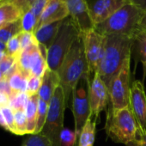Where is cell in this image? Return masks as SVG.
Masks as SVG:
<instances>
[{"mask_svg": "<svg viewBox=\"0 0 146 146\" xmlns=\"http://www.w3.org/2000/svg\"><path fill=\"white\" fill-rule=\"evenodd\" d=\"M105 36L104 52L96 73L108 89L125 60L131 58L135 40L129 36L119 35Z\"/></svg>", "mask_w": 146, "mask_h": 146, "instance_id": "obj_1", "label": "cell"}, {"mask_svg": "<svg viewBox=\"0 0 146 146\" xmlns=\"http://www.w3.org/2000/svg\"><path fill=\"white\" fill-rule=\"evenodd\" d=\"M88 72V64L85 57L84 46L82 35L71 46L70 52L64 59L58 74L60 80V86L63 90L64 96L65 108H70L72 91Z\"/></svg>", "mask_w": 146, "mask_h": 146, "instance_id": "obj_2", "label": "cell"}, {"mask_svg": "<svg viewBox=\"0 0 146 146\" xmlns=\"http://www.w3.org/2000/svg\"><path fill=\"white\" fill-rule=\"evenodd\" d=\"M143 12L144 11L137 6L127 3L108 19L96 25L95 29L103 35H125L135 40L136 36L142 32L141 23Z\"/></svg>", "mask_w": 146, "mask_h": 146, "instance_id": "obj_3", "label": "cell"}, {"mask_svg": "<svg viewBox=\"0 0 146 146\" xmlns=\"http://www.w3.org/2000/svg\"><path fill=\"white\" fill-rule=\"evenodd\" d=\"M105 131L113 142L127 145L137 137L138 126L130 109H113L109 104L107 111Z\"/></svg>", "mask_w": 146, "mask_h": 146, "instance_id": "obj_4", "label": "cell"}, {"mask_svg": "<svg viewBox=\"0 0 146 146\" xmlns=\"http://www.w3.org/2000/svg\"><path fill=\"white\" fill-rule=\"evenodd\" d=\"M80 36L81 33L71 18L70 17L65 18L62 22L53 42L47 49L48 69L58 72L71 46Z\"/></svg>", "mask_w": 146, "mask_h": 146, "instance_id": "obj_5", "label": "cell"}, {"mask_svg": "<svg viewBox=\"0 0 146 146\" xmlns=\"http://www.w3.org/2000/svg\"><path fill=\"white\" fill-rule=\"evenodd\" d=\"M64 96L59 85L49 102L46 121L41 131L52 146H61V133L64 129V113L65 110Z\"/></svg>", "mask_w": 146, "mask_h": 146, "instance_id": "obj_6", "label": "cell"}, {"mask_svg": "<svg viewBox=\"0 0 146 146\" xmlns=\"http://www.w3.org/2000/svg\"><path fill=\"white\" fill-rule=\"evenodd\" d=\"M91 78L88 72L79 80L76 87L72 91L71 106L70 108L74 116L75 121V133L77 137V144H78L79 136L83 131L84 126L90 114V88Z\"/></svg>", "mask_w": 146, "mask_h": 146, "instance_id": "obj_7", "label": "cell"}, {"mask_svg": "<svg viewBox=\"0 0 146 146\" xmlns=\"http://www.w3.org/2000/svg\"><path fill=\"white\" fill-rule=\"evenodd\" d=\"M131 86V58H128L108 88L109 105L113 109L129 107Z\"/></svg>", "mask_w": 146, "mask_h": 146, "instance_id": "obj_8", "label": "cell"}, {"mask_svg": "<svg viewBox=\"0 0 146 146\" xmlns=\"http://www.w3.org/2000/svg\"><path fill=\"white\" fill-rule=\"evenodd\" d=\"M82 37L88 64V74L92 80L103 55L106 36L94 29L82 35Z\"/></svg>", "mask_w": 146, "mask_h": 146, "instance_id": "obj_9", "label": "cell"}, {"mask_svg": "<svg viewBox=\"0 0 146 146\" xmlns=\"http://www.w3.org/2000/svg\"><path fill=\"white\" fill-rule=\"evenodd\" d=\"M19 68L29 76L42 78L47 70L46 58L42 54L39 43L23 50L17 58Z\"/></svg>", "mask_w": 146, "mask_h": 146, "instance_id": "obj_10", "label": "cell"}, {"mask_svg": "<svg viewBox=\"0 0 146 146\" xmlns=\"http://www.w3.org/2000/svg\"><path fill=\"white\" fill-rule=\"evenodd\" d=\"M109 102L108 89L99 75L96 73L90 88V118L97 121L100 113L108 106Z\"/></svg>", "mask_w": 146, "mask_h": 146, "instance_id": "obj_11", "label": "cell"}, {"mask_svg": "<svg viewBox=\"0 0 146 146\" xmlns=\"http://www.w3.org/2000/svg\"><path fill=\"white\" fill-rule=\"evenodd\" d=\"M129 108L136 119L138 131L146 130V93L143 83L139 80L131 84Z\"/></svg>", "mask_w": 146, "mask_h": 146, "instance_id": "obj_12", "label": "cell"}, {"mask_svg": "<svg viewBox=\"0 0 146 146\" xmlns=\"http://www.w3.org/2000/svg\"><path fill=\"white\" fill-rule=\"evenodd\" d=\"M69 17L79 29L81 35L95 29L86 0H64Z\"/></svg>", "mask_w": 146, "mask_h": 146, "instance_id": "obj_13", "label": "cell"}, {"mask_svg": "<svg viewBox=\"0 0 146 146\" xmlns=\"http://www.w3.org/2000/svg\"><path fill=\"white\" fill-rule=\"evenodd\" d=\"M127 3H129L128 0H92L88 3L95 27L108 19Z\"/></svg>", "mask_w": 146, "mask_h": 146, "instance_id": "obj_14", "label": "cell"}, {"mask_svg": "<svg viewBox=\"0 0 146 146\" xmlns=\"http://www.w3.org/2000/svg\"><path fill=\"white\" fill-rule=\"evenodd\" d=\"M68 17L69 11L64 0H51L42 11L35 30L43 25L63 21Z\"/></svg>", "mask_w": 146, "mask_h": 146, "instance_id": "obj_15", "label": "cell"}, {"mask_svg": "<svg viewBox=\"0 0 146 146\" xmlns=\"http://www.w3.org/2000/svg\"><path fill=\"white\" fill-rule=\"evenodd\" d=\"M60 85V80L58 72L52 71L47 68L42 77L41 86L39 90V98L49 104L56 89Z\"/></svg>", "mask_w": 146, "mask_h": 146, "instance_id": "obj_16", "label": "cell"}, {"mask_svg": "<svg viewBox=\"0 0 146 146\" xmlns=\"http://www.w3.org/2000/svg\"><path fill=\"white\" fill-rule=\"evenodd\" d=\"M23 15V13L20 9L10 0L0 1V29L11 23L20 20Z\"/></svg>", "mask_w": 146, "mask_h": 146, "instance_id": "obj_17", "label": "cell"}, {"mask_svg": "<svg viewBox=\"0 0 146 146\" xmlns=\"http://www.w3.org/2000/svg\"><path fill=\"white\" fill-rule=\"evenodd\" d=\"M63 21H58L52 23L43 25L40 27L37 30H35L34 34L38 43L44 46L46 49H48L52 43L53 42Z\"/></svg>", "mask_w": 146, "mask_h": 146, "instance_id": "obj_18", "label": "cell"}, {"mask_svg": "<svg viewBox=\"0 0 146 146\" xmlns=\"http://www.w3.org/2000/svg\"><path fill=\"white\" fill-rule=\"evenodd\" d=\"M29 78V76L25 74L17 64V67L7 78V79L14 93H22V92H27Z\"/></svg>", "mask_w": 146, "mask_h": 146, "instance_id": "obj_19", "label": "cell"}, {"mask_svg": "<svg viewBox=\"0 0 146 146\" xmlns=\"http://www.w3.org/2000/svg\"><path fill=\"white\" fill-rule=\"evenodd\" d=\"M38 102H39V96L34 95L29 97V102L27 104L25 109V114L28 122V133L29 134H35V128H36V122H37V112H38Z\"/></svg>", "mask_w": 146, "mask_h": 146, "instance_id": "obj_20", "label": "cell"}, {"mask_svg": "<svg viewBox=\"0 0 146 146\" xmlns=\"http://www.w3.org/2000/svg\"><path fill=\"white\" fill-rule=\"evenodd\" d=\"M97 121L89 117L83 131L79 136L78 146H93L96 137V128Z\"/></svg>", "mask_w": 146, "mask_h": 146, "instance_id": "obj_21", "label": "cell"}, {"mask_svg": "<svg viewBox=\"0 0 146 146\" xmlns=\"http://www.w3.org/2000/svg\"><path fill=\"white\" fill-rule=\"evenodd\" d=\"M23 31L21 19L11 23L0 29V41L7 43L11 38L18 35Z\"/></svg>", "mask_w": 146, "mask_h": 146, "instance_id": "obj_22", "label": "cell"}, {"mask_svg": "<svg viewBox=\"0 0 146 146\" xmlns=\"http://www.w3.org/2000/svg\"><path fill=\"white\" fill-rule=\"evenodd\" d=\"M29 96L27 92L22 93H14L10 97L9 107L11 108L14 111L23 110L25 111L27 104L29 100Z\"/></svg>", "mask_w": 146, "mask_h": 146, "instance_id": "obj_23", "label": "cell"}, {"mask_svg": "<svg viewBox=\"0 0 146 146\" xmlns=\"http://www.w3.org/2000/svg\"><path fill=\"white\" fill-rule=\"evenodd\" d=\"M48 107H49L48 103H46V102H44L39 98L37 122H36V128H35V134H38V133L41 132V131L45 125V123L46 121V117H47V113H48Z\"/></svg>", "mask_w": 146, "mask_h": 146, "instance_id": "obj_24", "label": "cell"}, {"mask_svg": "<svg viewBox=\"0 0 146 146\" xmlns=\"http://www.w3.org/2000/svg\"><path fill=\"white\" fill-rule=\"evenodd\" d=\"M21 23H22L23 31L35 33L37 23H38V18L29 9L28 11H26L23 15L21 18Z\"/></svg>", "mask_w": 146, "mask_h": 146, "instance_id": "obj_25", "label": "cell"}, {"mask_svg": "<svg viewBox=\"0 0 146 146\" xmlns=\"http://www.w3.org/2000/svg\"><path fill=\"white\" fill-rule=\"evenodd\" d=\"M134 45H136L137 52L143 66H146V33L142 31L135 38Z\"/></svg>", "mask_w": 146, "mask_h": 146, "instance_id": "obj_26", "label": "cell"}, {"mask_svg": "<svg viewBox=\"0 0 146 146\" xmlns=\"http://www.w3.org/2000/svg\"><path fill=\"white\" fill-rule=\"evenodd\" d=\"M15 112V129L17 135H24L28 133L27 126V118L25 114V111L18 110Z\"/></svg>", "mask_w": 146, "mask_h": 146, "instance_id": "obj_27", "label": "cell"}, {"mask_svg": "<svg viewBox=\"0 0 146 146\" xmlns=\"http://www.w3.org/2000/svg\"><path fill=\"white\" fill-rule=\"evenodd\" d=\"M17 67V58L6 55V57L0 63V70L2 71L5 78H8L14 70Z\"/></svg>", "mask_w": 146, "mask_h": 146, "instance_id": "obj_28", "label": "cell"}, {"mask_svg": "<svg viewBox=\"0 0 146 146\" xmlns=\"http://www.w3.org/2000/svg\"><path fill=\"white\" fill-rule=\"evenodd\" d=\"M23 144L24 146H52L49 139L41 133L31 134Z\"/></svg>", "mask_w": 146, "mask_h": 146, "instance_id": "obj_29", "label": "cell"}, {"mask_svg": "<svg viewBox=\"0 0 146 146\" xmlns=\"http://www.w3.org/2000/svg\"><path fill=\"white\" fill-rule=\"evenodd\" d=\"M1 110L5 119V121H6V124H7V126H8V131L12 132V133H15L16 134V129H15V112L14 110L10 108L9 106H6V107H3L0 108Z\"/></svg>", "mask_w": 146, "mask_h": 146, "instance_id": "obj_30", "label": "cell"}, {"mask_svg": "<svg viewBox=\"0 0 146 146\" xmlns=\"http://www.w3.org/2000/svg\"><path fill=\"white\" fill-rule=\"evenodd\" d=\"M18 38H19V40H20L22 51L28 48L29 46H30L32 45L38 44V41H37L36 38H35V35L32 32L22 31L18 35Z\"/></svg>", "mask_w": 146, "mask_h": 146, "instance_id": "obj_31", "label": "cell"}, {"mask_svg": "<svg viewBox=\"0 0 146 146\" xmlns=\"http://www.w3.org/2000/svg\"><path fill=\"white\" fill-rule=\"evenodd\" d=\"M77 137L74 131L64 128L61 133V146H77Z\"/></svg>", "mask_w": 146, "mask_h": 146, "instance_id": "obj_32", "label": "cell"}, {"mask_svg": "<svg viewBox=\"0 0 146 146\" xmlns=\"http://www.w3.org/2000/svg\"><path fill=\"white\" fill-rule=\"evenodd\" d=\"M21 52H22V48H21V44L18 35L11 38L6 43V52L8 55L18 58Z\"/></svg>", "mask_w": 146, "mask_h": 146, "instance_id": "obj_33", "label": "cell"}, {"mask_svg": "<svg viewBox=\"0 0 146 146\" xmlns=\"http://www.w3.org/2000/svg\"><path fill=\"white\" fill-rule=\"evenodd\" d=\"M41 82H42V78H39L35 76H30L29 78L27 93L29 94V96L34 95H38L41 86Z\"/></svg>", "mask_w": 146, "mask_h": 146, "instance_id": "obj_34", "label": "cell"}, {"mask_svg": "<svg viewBox=\"0 0 146 146\" xmlns=\"http://www.w3.org/2000/svg\"><path fill=\"white\" fill-rule=\"evenodd\" d=\"M51 0H36V1L32 5L30 10L35 15V17L38 18V20H39L42 11H44L45 7L48 5V3Z\"/></svg>", "mask_w": 146, "mask_h": 146, "instance_id": "obj_35", "label": "cell"}, {"mask_svg": "<svg viewBox=\"0 0 146 146\" xmlns=\"http://www.w3.org/2000/svg\"><path fill=\"white\" fill-rule=\"evenodd\" d=\"M13 4H15L19 9L20 11L24 14L26 11H28L32 5L36 1V0H10Z\"/></svg>", "mask_w": 146, "mask_h": 146, "instance_id": "obj_36", "label": "cell"}, {"mask_svg": "<svg viewBox=\"0 0 146 146\" xmlns=\"http://www.w3.org/2000/svg\"><path fill=\"white\" fill-rule=\"evenodd\" d=\"M126 146H146V130L138 131L137 139L131 142Z\"/></svg>", "mask_w": 146, "mask_h": 146, "instance_id": "obj_37", "label": "cell"}, {"mask_svg": "<svg viewBox=\"0 0 146 146\" xmlns=\"http://www.w3.org/2000/svg\"><path fill=\"white\" fill-rule=\"evenodd\" d=\"M0 92H3V93L8 95L10 97L14 94V92L12 91V90L10 86L9 81L6 78H3L1 81H0Z\"/></svg>", "mask_w": 146, "mask_h": 146, "instance_id": "obj_38", "label": "cell"}, {"mask_svg": "<svg viewBox=\"0 0 146 146\" xmlns=\"http://www.w3.org/2000/svg\"><path fill=\"white\" fill-rule=\"evenodd\" d=\"M10 103V96L3 92H0V108L3 107L9 106Z\"/></svg>", "mask_w": 146, "mask_h": 146, "instance_id": "obj_39", "label": "cell"}, {"mask_svg": "<svg viewBox=\"0 0 146 146\" xmlns=\"http://www.w3.org/2000/svg\"><path fill=\"white\" fill-rule=\"evenodd\" d=\"M128 2L144 11L146 9V0H128Z\"/></svg>", "mask_w": 146, "mask_h": 146, "instance_id": "obj_40", "label": "cell"}, {"mask_svg": "<svg viewBox=\"0 0 146 146\" xmlns=\"http://www.w3.org/2000/svg\"><path fill=\"white\" fill-rule=\"evenodd\" d=\"M0 126H2L4 129L7 130L8 131V126H7V124H6V121H5V119L1 112V110H0Z\"/></svg>", "mask_w": 146, "mask_h": 146, "instance_id": "obj_41", "label": "cell"}, {"mask_svg": "<svg viewBox=\"0 0 146 146\" xmlns=\"http://www.w3.org/2000/svg\"><path fill=\"white\" fill-rule=\"evenodd\" d=\"M141 29H142V31L146 33V9L144 10V12H143V17L142 23H141Z\"/></svg>", "mask_w": 146, "mask_h": 146, "instance_id": "obj_42", "label": "cell"}, {"mask_svg": "<svg viewBox=\"0 0 146 146\" xmlns=\"http://www.w3.org/2000/svg\"><path fill=\"white\" fill-rule=\"evenodd\" d=\"M7 52L5 51H0V63L2 62V60L6 57Z\"/></svg>", "mask_w": 146, "mask_h": 146, "instance_id": "obj_43", "label": "cell"}, {"mask_svg": "<svg viewBox=\"0 0 146 146\" xmlns=\"http://www.w3.org/2000/svg\"><path fill=\"white\" fill-rule=\"evenodd\" d=\"M0 51H5L6 52V44L0 41Z\"/></svg>", "mask_w": 146, "mask_h": 146, "instance_id": "obj_44", "label": "cell"}, {"mask_svg": "<svg viewBox=\"0 0 146 146\" xmlns=\"http://www.w3.org/2000/svg\"><path fill=\"white\" fill-rule=\"evenodd\" d=\"M3 78H5V76H4V74H3V73H2V71L1 70H0V81H1Z\"/></svg>", "mask_w": 146, "mask_h": 146, "instance_id": "obj_45", "label": "cell"}, {"mask_svg": "<svg viewBox=\"0 0 146 146\" xmlns=\"http://www.w3.org/2000/svg\"><path fill=\"white\" fill-rule=\"evenodd\" d=\"M143 70H144V72L146 73V66H143Z\"/></svg>", "mask_w": 146, "mask_h": 146, "instance_id": "obj_46", "label": "cell"}, {"mask_svg": "<svg viewBox=\"0 0 146 146\" xmlns=\"http://www.w3.org/2000/svg\"><path fill=\"white\" fill-rule=\"evenodd\" d=\"M0 1H2V0H0Z\"/></svg>", "mask_w": 146, "mask_h": 146, "instance_id": "obj_47", "label": "cell"}, {"mask_svg": "<svg viewBox=\"0 0 146 146\" xmlns=\"http://www.w3.org/2000/svg\"><path fill=\"white\" fill-rule=\"evenodd\" d=\"M23 146H24V144H23Z\"/></svg>", "mask_w": 146, "mask_h": 146, "instance_id": "obj_48", "label": "cell"}]
</instances>
